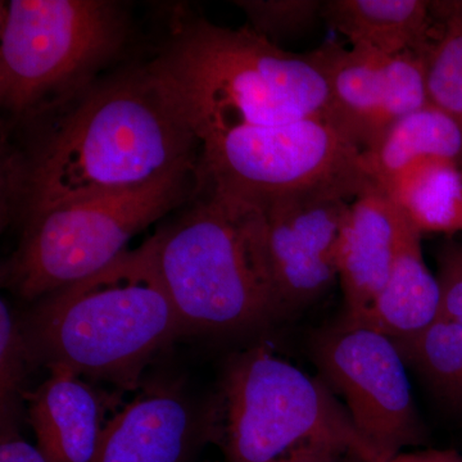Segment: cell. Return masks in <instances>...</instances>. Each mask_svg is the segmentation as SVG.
Listing matches in <instances>:
<instances>
[{"mask_svg": "<svg viewBox=\"0 0 462 462\" xmlns=\"http://www.w3.org/2000/svg\"><path fill=\"white\" fill-rule=\"evenodd\" d=\"M440 320L462 327V243L447 239L437 252Z\"/></svg>", "mask_w": 462, "mask_h": 462, "instance_id": "obj_23", "label": "cell"}, {"mask_svg": "<svg viewBox=\"0 0 462 462\" xmlns=\"http://www.w3.org/2000/svg\"><path fill=\"white\" fill-rule=\"evenodd\" d=\"M206 418L225 462H380L327 383L263 343L231 355Z\"/></svg>", "mask_w": 462, "mask_h": 462, "instance_id": "obj_5", "label": "cell"}, {"mask_svg": "<svg viewBox=\"0 0 462 462\" xmlns=\"http://www.w3.org/2000/svg\"><path fill=\"white\" fill-rule=\"evenodd\" d=\"M389 462H462V455L451 449H412L396 456Z\"/></svg>", "mask_w": 462, "mask_h": 462, "instance_id": "obj_25", "label": "cell"}, {"mask_svg": "<svg viewBox=\"0 0 462 462\" xmlns=\"http://www.w3.org/2000/svg\"><path fill=\"white\" fill-rule=\"evenodd\" d=\"M182 211L154 236L185 334H248L281 320L260 208L199 184Z\"/></svg>", "mask_w": 462, "mask_h": 462, "instance_id": "obj_4", "label": "cell"}, {"mask_svg": "<svg viewBox=\"0 0 462 462\" xmlns=\"http://www.w3.org/2000/svg\"><path fill=\"white\" fill-rule=\"evenodd\" d=\"M23 328L32 360L126 392L141 387L149 361L185 334L161 275L154 236L38 300Z\"/></svg>", "mask_w": 462, "mask_h": 462, "instance_id": "obj_2", "label": "cell"}, {"mask_svg": "<svg viewBox=\"0 0 462 462\" xmlns=\"http://www.w3.org/2000/svg\"><path fill=\"white\" fill-rule=\"evenodd\" d=\"M151 63L180 100L200 143L236 127L327 117L329 87L312 53L282 51L248 26L179 21Z\"/></svg>", "mask_w": 462, "mask_h": 462, "instance_id": "obj_3", "label": "cell"}, {"mask_svg": "<svg viewBox=\"0 0 462 462\" xmlns=\"http://www.w3.org/2000/svg\"><path fill=\"white\" fill-rule=\"evenodd\" d=\"M433 35L422 53L431 105L462 120V2H430Z\"/></svg>", "mask_w": 462, "mask_h": 462, "instance_id": "obj_20", "label": "cell"}, {"mask_svg": "<svg viewBox=\"0 0 462 462\" xmlns=\"http://www.w3.org/2000/svg\"><path fill=\"white\" fill-rule=\"evenodd\" d=\"M361 191L320 187L254 203L263 215L267 260L282 319L314 305L338 281L340 227Z\"/></svg>", "mask_w": 462, "mask_h": 462, "instance_id": "obj_10", "label": "cell"}, {"mask_svg": "<svg viewBox=\"0 0 462 462\" xmlns=\"http://www.w3.org/2000/svg\"><path fill=\"white\" fill-rule=\"evenodd\" d=\"M48 369L50 378L23 393L36 447L48 462H96L115 396L69 367Z\"/></svg>", "mask_w": 462, "mask_h": 462, "instance_id": "obj_14", "label": "cell"}, {"mask_svg": "<svg viewBox=\"0 0 462 462\" xmlns=\"http://www.w3.org/2000/svg\"><path fill=\"white\" fill-rule=\"evenodd\" d=\"M413 229L452 236L462 233V171L445 161L404 170L383 189Z\"/></svg>", "mask_w": 462, "mask_h": 462, "instance_id": "obj_18", "label": "cell"}, {"mask_svg": "<svg viewBox=\"0 0 462 462\" xmlns=\"http://www.w3.org/2000/svg\"><path fill=\"white\" fill-rule=\"evenodd\" d=\"M36 125L27 149L2 142L20 181L23 227L57 207L147 184L199 160L202 145L152 63L100 79Z\"/></svg>", "mask_w": 462, "mask_h": 462, "instance_id": "obj_1", "label": "cell"}, {"mask_svg": "<svg viewBox=\"0 0 462 462\" xmlns=\"http://www.w3.org/2000/svg\"><path fill=\"white\" fill-rule=\"evenodd\" d=\"M311 53L329 87L325 121L361 153L430 103L424 58L412 51L382 56L329 42Z\"/></svg>", "mask_w": 462, "mask_h": 462, "instance_id": "obj_11", "label": "cell"}, {"mask_svg": "<svg viewBox=\"0 0 462 462\" xmlns=\"http://www.w3.org/2000/svg\"><path fill=\"white\" fill-rule=\"evenodd\" d=\"M211 442L206 410L200 418L172 383H149L115 411L96 462H197Z\"/></svg>", "mask_w": 462, "mask_h": 462, "instance_id": "obj_12", "label": "cell"}, {"mask_svg": "<svg viewBox=\"0 0 462 462\" xmlns=\"http://www.w3.org/2000/svg\"><path fill=\"white\" fill-rule=\"evenodd\" d=\"M249 29L273 41L298 35L322 20L324 0H240Z\"/></svg>", "mask_w": 462, "mask_h": 462, "instance_id": "obj_22", "label": "cell"}, {"mask_svg": "<svg viewBox=\"0 0 462 462\" xmlns=\"http://www.w3.org/2000/svg\"><path fill=\"white\" fill-rule=\"evenodd\" d=\"M409 221L372 181L351 205L340 227L337 272L345 316L363 314L387 282Z\"/></svg>", "mask_w": 462, "mask_h": 462, "instance_id": "obj_13", "label": "cell"}, {"mask_svg": "<svg viewBox=\"0 0 462 462\" xmlns=\"http://www.w3.org/2000/svg\"><path fill=\"white\" fill-rule=\"evenodd\" d=\"M32 352L23 324L14 318L5 300H0V406L2 422H14L17 402L23 397V384Z\"/></svg>", "mask_w": 462, "mask_h": 462, "instance_id": "obj_21", "label": "cell"}, {"mask_svg": "<svg viewBox=\"0 0 462 462\" xmlns=\"http://www.w3.org/2000/svg\"><path fill=\"white\" fill-rule=\"evenodd\" d=\"M0 17V102L14 126L56 115L98 83L129 42L111 0H9Z\"/></svg>", "mask_w": 462, "mask_h": 462, "instance_id": "obj_6", "label": "cell"}, {"mask_svg": "<svg viewBox=\"0 0 462 462\" xmlns=\"http://www.w3.org/2000/svg\"><path fill=\"white\" fill-rule=\"evenodd\" d=\"M310 352L319 376L339 398L380 462L427 445L409 366L391 339L340 316L315 330Z\"/></svg>", "mask_w": 462, "mask_h": 462, "instance_id": "obj_9", "label": "cell"}, {"mask_svg": "<svg viewBox=\"0 0 462 462\" xmlns=\"http://www.w3.org/2000/svg\"><path fill=\"white\" fill-rule=\"evenodd\" d=\"M342 316L387 337L400 351L440 320L439 282L425 263L421 236L411 224L404 230L393 269L378 297L363 314Z\"/></svg>", "mask_w": 462, "mask_h": 462, "instance_id": "obj_15", "label": "cell"}, {"mask_svg": "<svg viewBox=\"0 0 462 462\" xmlns=\"http://www.w3.org/2000/svg\"><path fill=\"white\" fill-rule=\"evenodd\" d=\"M205 462H216V461H205Z\"/></svg>", "mask_w": 462, "mask_h": 462, "instance_id": "obj_27", "label": "cell"}, {"mask_svg": "<svg viewBox=\"0 0 462 462\" xmlns=\"http://www.w3.org/2000/svg\"><path fill=\"white\" fill-rule=\"evenodd\" d=\"M424 161H445L462 171V120L430 102L392 125L361 153L365 175L382 189Z\"/></svg>", "mask_w": 462, "mask_h": 462, "instance_id": "obj_17", "label": "cell"}, {"mask_svg": "<svg viewBox=\"0 0 462 462\" xmlns=\"http://www.w3.org/2000/svg\"><path fill=\"white\" fill-rule=\"evenodd\" d=\"M199 160L132 189L57 207L23 227L2 282L29 302L93 275L126 251L149 225L189 202Z\"/></svg>", "mask_w": 462, "mask_h": 462, "instance_id": "obj_7", "label": "cell"}, {"mask_svg": "<svg viewBox=\"0 0 462 462\" xmlns=\"http://www.w3.org/2000/svg\"><path fill=\"white\" fill-rule=\"evenodd\" d=\"M0 462H48L38 447L26 442L18 433L16 422H2Z\"/></svg>", "mask_w": 462, "mask_h": 462, "instance_id": "obj_24", "label": "cell"}, {"mask_svg": "<svg viewBox=\"0 0 462 462\" xmlns=\"http://www.w3.org/2000/svg\"><path fill=\"white\" fill-rule=\"evenodd\" d=\"M401 354L437 402L462 416L461 325L437 321Z\"/></svg>", "mask_w": 462, "mask_h": 462, "instance_id": "obj_19", "label": "cell"}, {"mask_svg": "<svg viewBox=\"0 0 462 462\" xmlns=\"http://www.w3.org/2000/svg\"><path fill=\"white\" fill-rule=\"evenodd\" d=\"M322 21L352 48L382 56H422L434 29L427 0H325Z\"/></svg>", "mask_w": 462, "mask_h": 462, "instance_id": "obj_16", "label": "cell"}, {"mask_svg": "<svg viewBox=\"0 0 462 462\" xmlns=\"http://www.w3.org/2000/svg\"><path fill=\"white\" fill-rule=\"evenodd\" d=\"M199 184L260 203L320 187L364 189L361 152L322 118L216 134L200 145Z\"/></svg>", "mask_w": 462, "mask_h": 462, "instance_id": "obj_8", "label": "cell"}, {"mask_svg": "<svg viewBox=\"0 0 462 462\" xmlns=\"http://www.w3.org/2000/svg\"><path fill=\"white\" fill-rule=\"evenodd\" d=\"M328 462H367L363 460V458L356 457V456H345V457L336 458V460H331Z\"/></svg>", "mask_w": 462, "mask_h": 462, "instance_id": "obj_26", "label": "cell"}]
</instances>
